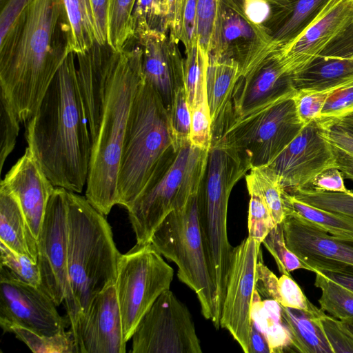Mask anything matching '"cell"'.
<instances>
[{
    "label": "cell",
    "mask_w": 353,
    "mask_h": 353,
    "mask_svg": "<svg viewBox=\"0 0 353 353\" xmlns=\"http://www.w3.org/2000/svg\"><path fill=\"white\" fill-rule=\"evenodd\" d=\"M139 45L110 46L78 57L79 90L88 124L91 156L85 198L102 214L118 204L117 178L130 109L143 81Z\"/></svg>",
    "instance_id": "cell-1"
},
{
    "label": "cell",
    "mask_w": 353,
    "mask_h": 353,
    "mask_svg": "<svg viewBox=\"0 0 353 353\" xmlns=\"http://www.w3.org/2000/svg\"><path fill=\"white\" fill-rule=\"evenodd\" d=\"M73 52L27 122L28 148L55 187L81 193L87 183L91 140Z\"/></svg>",
    "instance_id": "cell-2"
},
{
    "label": "cell",
    "mask_w": 353,
    "mask_h": 353,
    "mask_svg": "<svg viewBox=\"0 0 353 353\" xmlns=\"http://www.w3.org/2000/svg\"><path fill=\"white\" fill-rule=\"evenodd\" d=\"M70 53L62 0H33L16 35L0 50V93L20 122L34 115Z\"/></svg>",
    "instance_id": "cell-3"
},
{
    "label": "cell",
    "mask_w": 353,
    "mask_h": 353,
    "mask_svg": "<svg viewBox=\"0 0 353 353\" xmlns=\"http://www.w3.org/2000/svg\"><path fill=\"white\" fill-rule=\"evenodd\" d=\"M68 285L64 305L74 339L94 298L115 284L121 253L105 216L67 190Z\"/></svg>",
    "instance_id": "cell-4"
},
{
    "label": "cell",
    "mask_w": 353,
    "mask_h": 353,
    "mask_svg": "<svg viewBox=\"0 0 353 353\" xmlns=\"http://www.w3.org/2000/svg\"><path fill=\"white\" fill-rule=\"evenodd\" d=\"M181 146L168 110L143 77L123 139L117 178L118 205L128 209L148 181L172 163Z\"/></svg>",
    "instance_id": "cell-5"
},
{
    "label": "cell",
    "mask_w": 353,
    "mask_h": 353,
    "mask_svg": "<svg viewBox=\"0 0 353 353\" xmlns=\"http://www.w3.org/2000/svg\"><path fill=\"white\" fill-rule=\"evenodd\" d=\"M208 151L182 145L172 163L150 179L127 209L137 244L150 243L159 224L172 212L183 208L199 192Z\"/></svg>",
    "instance_id": "cell-6"
},
{
    "label": "cell",
    "mask_w": 353,
    "mask_h": 353,
    "mask_svg": "<svg viewBox=\"0 0 353 353\" xmlns=\"http://www.w3.org/2000/svg\"><path fill=\"white\" fill-rule=\"evenodd\" d=\"M150 243L174 262L179 279L196 295L203 316L220 327L215 310V288L203 248L198 219V193L180 210L170 213L154 230Z\"/></svg>",
    "instance_id": "cell-7"
},
{
    "label": "cell",
    "mask_w": 353,
    "mask_h": 353,
    "mask_svg": "<svg viewBox=\"0 0 353 353\" xmlns=\"http://www.w3.org/2000/svg\"><path fill=\"white\" fill-rule=\"evenodd\" d=\"M304 126L292 97L238 117L219 141L236 150L251 168L268 165Z\"/></svg>",
    "instance_id": "cell-8"
},
{
    "label": "cell",
    "mask_w": 353,
    "mask_h": 353,
    "mask_svg": "<svg viewBox=\"0 0 353 353\" xmlns=\"http://www.w3.org/2000/svg\"><path fill=\"white\" fill-rule=\"evenodd\" d=\"M174 270L150 243L137 244L118 262L115 288L126 342L157 298L170 289Z\"/></svg>",
    "instance_id": "cell-9"
},
{
    "label": "cell",
    "mask_w": 353,
    "mask_h": 353,
    "mask_svg": "<svg viewBox=\"0 0 353 353\" xmlns=\"http://www.w3.org/2000/svg\"><path fill=\"white\" fill-rule=\"evenodd\" d=\"M131 339L132 353L202 352L190 312L170 289L143 316Z\"/></svg>",
    "instance_id": "cell-10"
},
{
    "label": "cell",
    "mask_w": 353,
    "mask_h": 353,
    "mask_svg": "<svg viewBox=\"0 0 353 353\" xmlns=\"http://www.w3.org/2000/svg\"><path fill=\"white\" fill-rule=\"evenodd\" d=\"M261 243L248 236L233 248L220 326L227 330L242 350L250 353L252 308L256 291V266Z\"/></svg>",
    "instance_id": "cell-11"
},
{
    "label": "cell",
    "mask_w": 353,
    "mask_h": 353,
    "mask_svg": "<svg viewBox=\"0 0 353 353\" xmlns=\"http://www.w3.org/2000/svg\"><path fill=\"white\" fill-rule=\"evenodd\" d=\"M270 47L268 34L248 18L241 0H219L209 54L233 59L243 77L270 54Z\"/></svg>",
    "instance_id": "cell-12"
},
{
    "label": "cell",
    "mask_w": 353,
    "mask_h": 353,
    "mask_svg": "<svg viewBox=\"0 0 353 353\" xmlns=\"http://www.w3.org/2000/svg\"><path fill=\"white\" fill-rule=\"evenodd\" d=\"M57 307L41 287L24 282L0 266V325H17L41 334L53 335L70 325Z\"/></svg>",
    "instance_id": "cell-13"
},
{
    "label": "cell",
    "mask_w": 353,
    "mask_h": 353,
    "mask_svg": "<svg viewBox=\"0 0 353 353\" xmlns=\"http://www.w3.org/2000/svg\"><path fill=\"white\" fill-rule=\"evenodd\" d=\"M41 287L57 306L63 303L67 285V190L56 187L48 204L37 239Z\"/></svg>",
    "instance_id": "cell-14"
},
{
    "label": "cell",
    "mask_w": 353,
    "mask_h": 353,
    "mask_svg": "<svg viewBox=\"0 0 353 353\" xmlns=\"http://www.w3.org/2000/svg\"><path fill=\"white\" fill-rule=\"evenodd\" d=\"M323 128L319 119L305 125L268 165L285 192L311 188L317 175L327 169L336 168L332 146L323 135Z\"/></svg>",
    "instance_id": "cell-15"
},
{
    "label": "cell",
    "mask_w": 353,
    "mask_h": 353,
    "mask_svg": "<svg viewBox=\"0 0 353 353\" xmlns=\"http://www.w3.org/2000/svg\"><path fill=\"white\" fill-rule=\"evenodd\" d=\"M143 52L145 81L159 94L170 111L177 91L184 87L185 59L179 42L166 32L144 29L134 33Z\"/></svg>",
    "instance_id": "cell-16"
},
{
    "label": "cell",
    "mask_w": 353,
    "mask_h": 353,
    "mask_svg": "<svg viewBox=\"0 0 353 353\" xmlns=\"http://www.w3.org/2000/svg\"><path fill=\"white\" fill-rule=\"evenodd\" d=\"M281 225L287 247L307 270L332 265L353 267V239L332 236L291 212L285 214Z\"/></svg>",
    "instance_id": "cell-17"
},
{
    "label": "cell",
    "mask_w": 353,
    "mask_h": 353,
    "mask_svg": "<svg viewBox=\"0 0 353 353\" xmlns=\"http://www.w3.org/2000/svg\"><path fill=\"white\" fill-rule=\"evenodd\" d=\"M353 21V0H330L316 19L290 45L274 54L293 75L310 64Z\"/></svg>",
    "instance_id": "cell-18"
},
{
    "label": "cell",
    "mask_w": 353,
    "mask_h": 353,
    "mask_svg": "<svg viewBox=\"0 0 353 353\" xmlns=\"http://www.w3.org/2000/svg\"><path fill=\"white\" fill-rule=\"evenodd\" d=\"M77 353H125L123 323L115 284L98 294L74 337Z\"/></svg>",
    "instance_id": "cell-19"
},
{
    "label": "cell",
    "mask_w": 353,
    "mask_h": 353,
    "mask_svg": "<svg viewBox=\"0 0 353 353\" xmlns=\"http://www.w3.org/2000/svg\"><path fill=\"white\" fill-rule=\"evenodd\" d=\"M1 184L17 199L37 240L49 200L56 187L46 176L28 147Z\"/></svg>",
    "instance_id": "cell-20"
},
{
    "label": "cell",
    "mask_w": 353,
    "mask_h": 353,
    "mask_svg": "<svg viewBox=\"0 0 353 353\" xmlns=\"http://www.w3.org/2000/svg\"><path fill=\"white\" fill-rule=\"evenodd\" d=\"M296 90L332 91L353 79V21L308 64L291 76Z\"/></svg>",
    "instance_id": "cell-21"
},
{
    "label": "cell",
    "mask_w": 353,
    "mask_h": 353,
    "mask_svg": "<svg viewBox=\"0 0 353 353\" xmlns=\"http://www.w3.org/2000/svg\"><path fill=\"white\" fill-rule=\"evenodd\" d=\"M296 90L291 75L284 71L278 58L270 54L237 81L233 94L236 118L268 103L292 97Z\"/></svg>",
    "instance_id": "cell-22"
},
{
    "label": "cell",
    "mask_w": 353,
    "mask_h": 353,
    "mask_svg": "<svg viewBox=\"0 0 353 353\" xmlns=\"http://www.w3.org/2000/svg\"><path fill=\"white\" fill-rule=\"evenodd\" d=\"M241 77L233 59L209 54L206 92L212 120V143L219 141L236 119L233 94Z\"/></svg>",
    "instance_id": "cell-23"
},
{
    "label": "cell",
    "mask_w": 353,
    "mask_h": 353,
    "mask_svg": "<svg viewBox=\"0 0 353 353\" xmlns=\"http://www.w3.org/2000/svg\"><path fill=\"white\" fill-rule=\"evenodd\" d=\"M269 16L263 25L270 38V54L293 42L320 14L330 0H268Z\"/></svg>",
    "instance_id": "cell-24"
},
{
    "label": "cell",
    "mask_w": 353,
    "mask_h": 353,
    "mask_svg": "<svg viewBox=\"0 0 353 353\" xmlns=\"http://www.w3.org/2000/svg\"><path fill=\"white\" fill-rule=\"evenodd\" d=\"M0 242L37 263V240L16 196L0 187Z\"/></svg>",
    "instance_id": "cell-25"
},
{
    "label": "cell",
    "mask_w": 353,
    "mask_h": 353,
    "mask_svg": "<svg viewBox=\"0 0 353 353\" xmlns=\"http://www.w3.org/2000/svg\"><path fill=\"white\" fill-rule=\"evenodd\" d=\"M281 307V316L291 338V349L301 353H333L320 322L323 312L312 313Z\"/></svg>",
    "instance_id": "cell-26"
},
{
    "label": "cell",
    "mask_w": 353,
    "mask_h": 353,
    "mask_svg": "<svg viewBox=\"0 0 353 353\" xmlns=\"http://www.w3.org/2000/svg\"><path fill=\"white\" fill-rule=\"evenodd\" d=\"M62 3L68 50L84 53L96 43L88 0H62Z\"/></svg>",
    "instance_id": "cell-27"
},
{
    "label": "cell",
    "mask_w": 353,
    "mask_h": 353,
    "mask_svg": "<svg viewBox=\"0 0 353 353\" xmlns=\"http://www.w3.org/2000/svg\"><path fill=\"white\" fill-rule=\"evenodd\" d=\"M285 212L310 221L328 234L353 239V219L304 203L284 190Z\"/></svg>",
    "instance_id": "cell-28"
},
{
    "label": "cell",
    "mask_w": 353,
    "mask_h": 353,
    "mask_svg": "<svg viewBox=\"0 0 353 353\" xmlns=\"http://www.w3.org/2000/svg\"><path fill=\"white\" fill-rule=\"evenodd\" d=\"M4 332L13 334L34 353H77L74 336L70 330L53 335L37 333L28 328L11 324H1Z\"/></svg>",
    "instance_id": "cell-29"
},
{
    "label": "cell",
    "mask_w": 353,
    "mask_h": 353,
    "mask_svg": "<svg viewBox=\"0 0 353 353\" xmlns=\"http://www.w3.org/2000/svg\"><path fill=\"white\" fill-rule=\"evenodd\" d=\"M108 1V45L120 51L134 39L132 14L137 0Z\"/></svg>",
    "instance_id": "cell-30"
},
{
    "label": "cell",
    "mask_w": 353,
    "mask_h": 353,
    "mask_svg": "<svg viewBox=\"0 0 353 353\" xmlns=\"http://www.w3.org/2000/svg\"><path fill=\"white\" fill-rule=\"evenodd\" d=\"M316 287L321 290V309L342 321H353V292L319 272H315Z\"/></svg>",
    "instance_id": "cell-31"
},
{
    "label": "cell",
    "mask_w": 353,
    "mask_h": 353,
    "mask_svg": "<svg viewBox=\"0 0 353 353\" xmlns=\"http://www.w3.org/2000/svg\"><path fill=\"white\" fill-rule=\"evenodd\" d=\"M245 180L252 183L258 189L276 224L281 223L285 216L283 192L280 180L268 165L254 167L245 175Z\"/></svg>",
    "instance_id": "cell-32"
},
{
    "label": "cell",
    "mask_w": 353,
    "mask_h": 353,
    "mask_svg": "<svg viewBox=\"0 0 353 353\" xmlns=\"http://www.w3.org/2000/svg\"><path fill=\"white\" fill-rule=\"evenodd\" d=\"M184 87L190 109L206 92L209 54L197 44L185 52Z\"/></svg>",
    "instance_id": "cell-33"
},
{
    "label": "cell",
    "mask_w": 353,
    "mask_h": 353,
    "mask_svg": "<svg viewBox=\"0 0 353 353\" xmlns=\"http://www.w3.org/2000/svg\"><path fill=\"white\" fill-rule=\"evenodd\" d=\"M311 205L353 219V192H334L313 189H299L288 192Z\"/></svg>",
    "instance_id": "cell-34"
},
{
    "label": "cell",
    "mask_w": 353,
    "mask_h": 353,
    "mask_svg": "<svg viewBox=\"0 0 353 353\" xmlns=\"http://www.w3.org/2000/svg\"><path fill=\"white\" fill-rule=\"evenodd\" d=\"M246 185L250 195L248 236L262 243L266 236L277 224L256 186L249 181H246Z\"/></svg>",
    "instance_id": "cell-35"
},
{
    "label": "cell",
    "mask_w": 353,
    "mask_h": 353,
    "mask_svg": "<svg viewBox=\"0 0 353 353\" xmlns=\"http://www.w3.org/2000/svg\"><path fill=\"white\" fill-rule=\"evenodd\" d=\"M323 135L332 146L336 168L353 181V134L332 124L324 126Z\"/></svg>",
    "instance_id": "cell-36"
},
{
    "label": "cell",
    "mask_w": 353,
    "mask_h": 353,
    "mask_svg": "<svg viewBox=\"0 0 353 353\" xmlns=\"http://www.w3.org/2000/svg\"><path fill=\"white\" fill-rule=\"evenodd\" d=\"M262 243L274 257L282 274L290 275L296 270H306L299 258L287 247L281 223L275 225Z\"/></svg>",
    "instance_id": "cell-37"
},
{
    "label": "cell",
    "mask_w": 353,
    "mask_h": 353,
    "mask_svg": "<svg viewBox=\"0 0 353 353\" xmlns=\"http://www.w3.org/2000/svg\"><path fill=\"white\" fill-rule=\"evenodd\" d=\"M190 141L192 145L209 151L212 145V120L207 92L190 108Z\"/></svg>",
    "instance_id": "cell-38"
},
{
    "label": "cell",
    "mask_w": 353,
    "mask_h": 353,
    "mask_svg": "<svg viewBox=\"0 0 353 353\" xmlns=\"http://www.w3.org/2000/svg\"><path fill=\"white\" fill-rule=\"evenodd\" d=\"M0 266L12 272L19 279L37 287H41L40 271L37 263L28 256L10 249L0 242Z\"/></svg>",
    "instance_id": "cell-39"
},
{
    "label": "cell",
    "mask_w": 353,
    "mask_h": 353,
    "mask_svg": "<svg viewBox=\"0 0 353 353\" xmlns=\"http://www.w3.org/2000/svg\"><path fill=\"white\" fill-rule=\"evenodd\" d=\"M33 0H6L0 14V50L6 48L22 26Z\"/></svg>",
    "instance_id": "cell-40"
},
{
    "label": "cell",
    "mask_w": 353,
    "mask_h": 353,
    "mask_svg": "<svg viewBox=\"0 0 353 353\" xmlns=\"http://www.w3.org/2000/svg\"><path fill=\"white\" fill-rule=\"evenodd\" d=\"M353 112V79L331 91L320 117L326 125H332L341 117Z\"/></svg>",
    "instance_id": "cell-41"
},
{
    "label": "cell",
    "mask_w": 353,
    "mask_h": 353,
    "mask_svg": "<svg viewBox=\"0 0 353 353\" xmlns=\"http://www.w3.org/2000/svg\"><path fill=\"white\" fill-rule=\"evenodd\" d=\"M19 120L0 93V170L8 155L13 150L19 132Z\"/></svg>",
    "instance_id": "cell-42"
},
{
    "label": "cell",
    "mask_w": 353,
    "mask_h": 353,
    "mask_svg": "<svg viewBox=\"0 0 353 353\" xmlns=\"http://www.w3.org/2000/svg\"><path fill=\"white\" fill-rule=\"evenodd\" d=\"M219 0L196 1V38L199 46L209 54L219 10Z\"/></svg>",
    "instance_id": "cell-43"
},
{
    "label": "cell",
    "mask_w": 353,
    "mask_h": 353,
    "mask_svg": "<svg viewBox=\"0 0 353 353\" xmlns=\"http://www.w3.org/2000/svg\"><path fill=\"white\" fill-rule=\"evenodd\" d=\"M330 90L298 89L293 97L297 114L305 125L318 119Z\"/></svg>",
    "instance_id": "cell-44"
},
{
    "label": "cell",
    "mask_w": 353,
    "mask_h": 353,
    "mask_svg": "<svg viewBox=\"0 0 353 353\" xmlns=\"http://www.w3.org/2000/svg\"><path fill=\"white\" fill-rule=\"evenodd\" d=\"M168 112L172 128L180 145L190 141L191 112L185 88L177 91Z\"/></svg>",
    "instance_id": "cell-45"
},
{
    "label": "cell",
    "mask_w": 353,
    "mask_h": 353,
    "mask_svg": "<svg viewBox=\"0 0 353 353\" xmlns=\"http://www.w3.org/2000/svg\"><path fill=\"white\" fill-rule=\"evenodd\" d=\"M284 307L319 313L321 309L312 304L306 297L299 285L290 275L283 274L279 278L278 301Z\"/></svg>",
    "instance_id": "cell-46"
},
{
    "label": "cell",
    "mask_w": 353,
    "mask_h": 353,
    "mask_svg": "<svg viewBox=\"0 0 353 353\" xmlns=\"http://www.w3.org/2000/svg\"><path fill=\"white\" fill-rule=\"evenodd\" d=\"M320 322L333 353L353 352V334L341 321L323 311Z\"/></svg>",
    "instance_id": "cell-47"
},
{
    "label": "cell",
    "mask_w": 353,
    "mask_h": 353,
    "mask_svg": "<svg viewBox=\"0 0 353 353\" xmlns=\"http://www.w3.org/2000/svg\"><path fill=\"white\" fill-rule=\"evenodd\" d=\"M196 1L185 0L183 9L179 41L184 46L185 52L196 43Z\"/></svg>",
    "instance_id": "cell-48"
},
{
    "label": "cell",
    "mask_w": 353,
    "mask_h": 353,
    "mask_svg": "<svg viewBox=\"0 0 353 353\" xmlns=\"http://www.w3.org/2000/svg\"><path fill=\"white\" fill-rule=\"evenodd\" d=\"M96 43L108 45V0H88Z\"/></svg>",
    "instance_id": "cell-49"
},
{
    "label": "cell",
    "mask_w": 353,
    "mask_h": 353,
    "mask_svg": "<svg viewBox=\"0 0 353 353\" xmlns=\"http://www.w3.org/2000/svg\"><path fill=\"white\" fill-rule=\"evenodd\" d=\"M310 189L334 192H346L349 190L345 185L341 172L336 168L327 169L317 175Z\"/></svg>",
    "instance_id": "cell-50"
},
{
    "label": "cell",
    "mask_w": 353,
    "mask_h": 353,
    "mask_svg": "<svg viewBox=\"0 0 353 353\" xmlns=\"http://www.w3.org/2000/svg\"><path fill=\"white\" fill-rule=\"evenodd\" d=\"M262 257L256 266V290L270 300L278 301L279 278L263 263Z\"/></svg>",
    "instance_id": "cell-51"
},
{
    "label": "cell",
    "mask_w": 353,
    "mask_h": 353,
    "mask_svg": "<svg viewBox=\"0 0 353 353\" xmlns=\"http://www.w3.org/2000/svg\"><path fill=\"white\" fill-rule=\"evenodd\" d=\"M313 272H319L353 292V267L324 266L314 269Z\"/></svg>",
    "instance_id": "cell-52"
},
{
    "label": "cell",
    "mask_w": 353,
    "mask_h": 353,
    "mask_svg": "<svg viewBox=\"0 0 353 353\" xmlns=\"http://www.w3.org/2000/svg\"><path fill=\"white\" fill-rule=\"evenodd\" d=\"M241 3L248 18L263 27L270 13L268 0H241Z\"/></svg>",
    "instance_id": "cell-53"
},
{
    "label": "cell",
    "mask_w": 353,
    "mask_h": 353,
    "mask_svg": "<svg viewBox=\"0 0 353 353\" xmlns=\"http://www.w3.org/2000/svg\"><path fill=\"white\" fill-rule=\"evenodd\" d=\"M168 6L167 28L169 34L179 42L183 5L181 0H166Z\"/></svg>",
    "instance_id": "cell-54"
},
{
    "label": "cell",
    "mask_w": 353,
    "mask_h": 353,
    "mask_svg": "<svg viewBox=\"0 0 353 353\" xmlns=\"http://www.w3.org/2000/svg\"><path fill=\"white\" fill-rule=\"evenodd\" d=\"M270 353L268 341L265 334L259 331L253 320L250 334V353Z\"/></svg>",
    "instance_id": "cell-55"
},
{
    "label": "cell",
    "mask_w": 353,
    "mask_h": 353,
    "mask_svg": "<svg viewBox=\"0 0 353 353\" xmlns=\"http://www.w3.org/2000/svg\"><path fill=\"white\" fill-rule=\"evenodd\" d=\"M332 124L353 134V112L341 117Z\"/></svg>",
    "instance_id": "cell-56"
},
{
    "label": "cell",
    "mask_w": 353,
    "mask_h": 353,
    "mask_svg": "<svg viewBox=\"0 0 353 353\" xmlns=\"http://www.w3.org/2000/svg\"><path fill=\"white\" fill-rule=\"evenodd\" d=\"M344 325L353 334V321H342Z\"/></svg>",
    "instance_id": "cell-57"
},
{
    "label": "cell",
    "mask_w": 353,
    "mask_h": 353,
    "mask_svg": "<svg viewBox=\"0 0 353 353\" xmlns=\"http://www.w3.org/2000/svg\"><path fill=\"white\" fill-rule=\"evenodd\" d=\"M181 2H182L183 9V6H184V4H185V0H181Z\"/></svg>",
    "instance_id": "cell-58"
}]
</instances>
